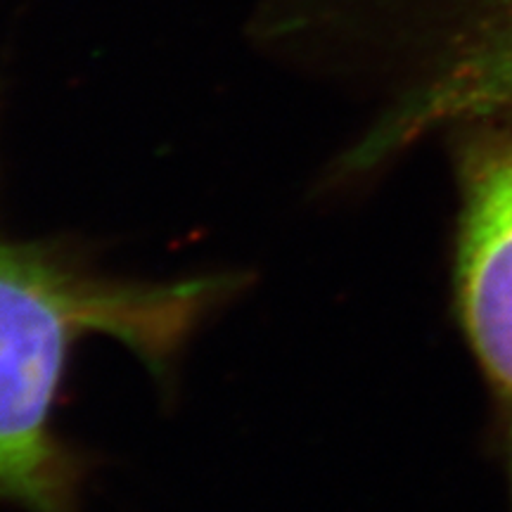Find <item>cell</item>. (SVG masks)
I'll return each instance as SVG.
<instances>
[{
  "label": "cell",
  "mask_w": 512,
  "mask_h": 512,
  "mask_svg": "<svg viewBox=\"0 0 512 512\" xmlns=\"http://www.w3.org/2000/svg\"><path fill=\"white\" fill-rule=\"evenodd\" d=\"M238 287L228 273L119 278L72 249L17 240L0 228V501L69 512L76 465L53 411L76 344L110 337L166 380Z\"/></svg>",
  "instance_id": "6da1fadb"
},
{
  "label": "cell",
  "mask_w": 512,
  "mask_h": 512,
  "mask_svg": "<svg viewBox=\"0 0 512 512\" xmlns=\"http://www.w3.org/2000/svg\"><path fill=\"white\" fill-rule=\"evenodd\" d=\"M512 124V0H430L411 86L349 155L366 171L444 128Z\"/></svg>",
  "instance_id": "7a4b0ae2"
},
{
  "label": "cell",
  "mask_w": 512,
  "mask_h": 512,
  "mask_svg": "<svg viewBox=\"0 0 512 512\" xmlns=\"http://www.w3.org/2000/svg\"><path fill=\"white\" fill-rule=\"evenodd\" d=\"M456 306L486 380L512 403V124L458 128Z\"/></svg>",
  "instance_id": "3957f363"
},
{
  "label": "cell",
  "mask_w": 512,
  "mask_h": 512,
  "mask_svg": "<svg viewBox=\"0 0 512 512\" xmlns=\"http://www.w3.org/2000/svg\"><path fill=\"white\" fill-rule=\"evenodd\" d=\"M508 444H510V475H512V420H510V434H508Z\"/></svg>",
  "instance_id": "277c9868"
}]
</instances>
